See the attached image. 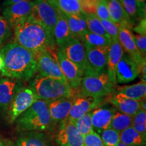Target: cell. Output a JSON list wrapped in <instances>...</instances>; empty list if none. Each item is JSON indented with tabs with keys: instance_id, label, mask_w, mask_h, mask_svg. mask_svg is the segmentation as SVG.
I'll list each match as a JSON object with an SVG mask.
<instances>
[{
	"instance_id": "obj_11",
	"label": "cell",
	"mask_w": 146,
	"mask_h": 146,
	"mask_svg": "<svg viewBox=\"0 0 146 146\" xmlns=\"http://www.w3.org/2000/svg\"><path fill=\"white\" fill-rule=\"evenodd\" d=\"M56 57L64 76L70 89L75 92L79 89L84 74L76 66L65 56L61 48L58 47Z\"/></svg>"
},
{
	"instance_id": "obj_15",
	"label": "cell",
	"mask_w": 146,
	"mask_h": 146,
	"mask_svg": "<svg viewBox=\"0 0 146 146\" xmlns=\"http://www.w3.org/2000/svg\"><path fill=\"white\" fill-rule=\"evenodd\" d=\"M118 41L123 47L124 52L129 55V57L137 64L139 68L142 64L145 63V58L138 50L135 43L133 33L131 29L125 27H118Z\"/></svg>"
},
{
	"instance_id": "obj_6",
	"label": "cell",
	"mask_w": 146,
	"mask_h": 146,
	"mask_svg": "<svg viewBox=\"0 0 146 146\" xmlns=\"http://www.w3.org/2000/svg\"><path fill=\"white\" fill-rule=\"evenodd\" d=\"M85 47L86 50L87 65L84 70V76L106 72L109 47Z\"/></svg>"
},
{
	"instance_id": "obj_16",
	"label": "cell",
	"mask_w": 146,
	"mask_h": 146,
	"mask_svg": "<svg viewBox=\"0 0 146 146\" xmlns=\"http://www.w3.org/2000/svg\"><path fill=\"white\" fill-rule=\"evenodd\" d=\"M21 80L8 77L0 78V111L7 112L19 89L23 87Z\"/></svg>"
},
{
	"instance_id": "obj_27",
	"label": "cell",
	"mask_w": 146,
	"mask_h": 146,
	"mask_svg": "<svg viewBox=\"0 0 146 146\" xmlns=\"http://www.w3.org/2000/svg\"><path fill=\"white\" fill-rule=\"evenodd\" d=\"M133 23L145 18V5H141L136 0H118Z\"/></svg>"
},
{
	"instance_id": "obj_4",
	"label": "cell",
	"mask_w": 146,
	"mask_h": 146,
	"mask_svg": "<svg viewBox=\"0 0 146 146\" xmlns=\"http://www.w3.org/2000/svg\"><path fill=\"white\" fill-rule=\"evenodd\" d=\"M30 87L38 100L47 102L61 98H71L75 95L67 83L39 74L35 76L31 81Z\"/></svg>"
},
{
	"instance_id": "obj_12",
	"label": "cell",
	"mask_w": 146,
	"mask_h": 146,
	"mask_svg": "<svg viewBox=\"0 0 146 146\" xmlns=\"http://www.w3.org/2000/svg\"><path fill=\"white\" fill-rule=\"evenodd\" d=\"M33 9V1L25 0L21 2L5 7L3 11V18L14 29L19 23L31 16Z\"/></svg>"
},
{
	"instance_id": "obj_14",
	"label": "cell",
	"mask_w": 146,
	"mask_h": 146,
	"mask_svg": "<svg viewBox=\"0 0 146 146\" xmlns=\"http://www.w3.org/2000/svg\"><path fill=\"white\" fill-rule=\"evenodd\" d=\"M61 49L66 57L84 73L87 65V56L85 47L81 40L73 37Z\"/></svg>"
},
{
	"instance_id": "obj_7",
	"label": "cell",
	"mask_w": 146,
	"mask_h": 146,
	"mask_svg": "<svg viewBox=\"0 0 146 146\" xmlns=\"http://www.w3.org/2000/svg\"><path fill=\"white\" fill-rule=\"evenodd\" d=\"M37 100V97L31 87H22L14 97L7 111L10 123H14L23 112Z\"/></svg>"
},
{
	"instance_id": "obj_19",
	"label": "cell",
	"mask_w": 146,
	"mask_h": 146,
	"mask_svg": "<svg viewBox=\"0 0 146 146\" xmlns=\"http://www.w3.org/2000/svg\"><path fill=\"white\" fill-rule=\"evenodd\" d=\"M73 98H61L48 102V109L51 118L56 124L67 119L70 113Z\"/></svg>"
},
{
	"instance_id": "obj_34",
	"label": "cell",
	"mask_w": 146,
	"mask_h": 146,
	"mask_svg": "<svg viewBox=\"0 0 146 146\" xmlns=\"http://www.w3.org/2000/svg\"><path fill=\"white\" fill-rule=\"evenodd\" d=\"M132 127L137 132L146 137V111L140 109L132 117Z\"/></svg>"
},
{
	"instance_id": "obj_42",
	"label": "cell",
	"mask_w": 146,
	"mask_h": 146,
	"mask_svg": "<svg viewBox=\"0 0 146 146\" xmlns=\"http://www.w3.org/2000/svg\"><path fill=\"white\" fill-rule=\"evenodd\" d=\"M25 1V0H4V1L3 2V6L6 7L8 6V5L21 2V1Z\"/></svg>"
},
{
	"instance_id": "obj_21",
	"label": "cell",
	"mask_w": 146,
	"mask_h": 146,
	"mask_svg": "<svg viewBox=\"0 0 146 146\" xmlns=\"http://www.w3.org/2000/svg\"><path fill=\"white\" fill-rule=\"evenodd\" d=\"M108 7L112 23L118 27H125L129 29L133 28L134 23L118 0H108Z\"/></svg>"
},
{
	"instance_id": "obj_23",
	"label": "cell",
	"mask_w": 146,
	"mask_h": 146,
	"mask_svg": "<svg viewBox=\"0 0 146 146\" xmlns=\"http://www.w3.org/2000/svg\"><path fill=\"white\" fill-rule=\"evenodd\" d=\"M57 10L58 18L53 31V36L56 46L61 48L68 43L73 36L69 30L68 23L64 15L58 10Z\"/></svg>"
},
{
	"instance_id": "obj_29",
	"label": "cell",
	"mask_w": 146,
	"mask_h": 146,
	"mask_svg": "<svg viewBox=\"0 0 146 146\" xmlns=\"http://www.w3.org/2000/svg\"><path fill=\"white\" fill-rule=\"evenodd\" d=\"M54 7L64 14L80 15L83 13L77 0H54Z\"/></svg>"
},
{
	"instance_id": "obj_18",
	"label": "cell",
	"mask_w": 146,
	"mask_h": 146,
	"mask_svg": "<svg viewBox=\"0 0 146 146\" xmlns=\"http://www.w3.org/2000/svg\"><path fill=\"white\" fill-rule=\"evenodd\" d=\"M116 112L114 108L98 107L91 111V122L94 131L98 134L110 128L112 117Z\"/></svg>"
},
{
	"instance_id": "obj_45",
	"label": "cell",
	"mask_w": 146,
	"mask_h": 146,
	"mask_svg": "<svg viewBox=\"0 0 146 146\" xmlns=\"http://www.w3.org/2000/svg\"><path fill=\"white\" fill-rule=\"evenodd\" d=\"M136 1L141 5H143H143H145L146 0H136Z\"/></svg>"
},
{
	"instance_id": "obj_40",
	"label": "cell",
	"mask_w": 146,
	"mask_h": 146,
	"mask_svg": "<svg viewBox=\"0 0 146 146\" xmlns=\"http://www.w3.org/2000/svg\"><path fill=\"white\" fill-rule=\"evenodd\" d=\"M135 43L138 50L141 53V54L145 58L146 55V35H134L133 34Z\"/></svg>"
},
{
	"instance_id": "obj_33",
	"label": "cell",
	"mask_w": 146,
	"mask_h": 146,
	"mask_svg": "<svg viewBox=\"0 0 146 146\" xmlns=\"http://www.w3.org/2000/svg\"><path fill=\"white\" fill-rule=\"evenodd\" d=\"M74 124L78 131L83 137L94 131L91 122V112L75 120Z\"/></svg>"
},
{
	"instance_id": "obj_44",
	"label": "cell",
	"mask_w": 146,
	"mask_h": 146,
	"mask_svg": "<svg viewBox=\"0 0 146 146\" xmlns=\"http://www.w3.org/2000/svg\"><path fill=\"white\" fill-rule=\"evenodd\" d=\"M4 68V62H3V59L1 56V54H0V71L1 72V70H3V68Z\"/></svg>"
},
{
	"instance_id": "obj_8",
	"label": "cell",
	"mask_w": 146,
	"mask_h": 146,
	"mask_svg": "<svg viewBox=\"0 0 146 146\" xmlns=\"http://www.w3.org/2000/svg\"><path fill=\"white\" fill-rule=\"evenodd\" d=\"M36 59L37 72L39 75L55 78L67 83L60 68L57 57L55 58L52 53L48 51H43L36 54Z\"/></svg>"
},
{
	"instance_id": "obj_41",
	"label": "cell",
	"mask_w": 146,
	"mask_h": 146,
	"mask_svg": "<svg viewBox=\"0 0 146 146\" xmlns=\"http://www.w3.org/2000/svg\"><path fill=\"white\" fill-rule=\"evenodd\" d=\"M133 30L138 35H146V21L145 18L139 21L137 24V25L133 28Z\"/></svg>"
},
{
	"instance_id": "obj_2",
	"label": "cell",
	"mask_w": 146,
	"mask_h": 146,
	"mask_svg": "<svg viewBox=\"0 0 146 146\" xmlns=\"http://www.w3.org/2000/svg\"><path fill=\"white\" fill-rule=\"evenodd\" d=\"M13 30L14 42L35 55L43 51L52 53L56 48L52 34L32 16L18 24Z\"/></svg>"
},
{
	"instance_id": "obj_32",
	"label": "cell",
	"mask_w": 146,
	"mask_h": 146,
	"mask_svg": "<svg viewBox=\"0 0 146 146\" xmlns=\"http://www.w3.org/2000/svg\"><path fill=\"white\" fill-rule=\"evenodd\" d=\"M83 15L85 18L87 23V29L89 32L93 33L100 35L109 36L108 35L105 31L101 21L94 13H85L83 12ZM110 37V36H109Z\"/></svg>"
},
{
	"instance_id": "obj_20",
	"label": "cell",
	"mask_w": 146,
	"mask_h": 146,
	"mask_svg": "<svg viewBox=\"0 0 146 146\" xmlns=\"http://www.w3.org/2000/svg\"><path fill=\"white\" fill-rule=\"evenodd\" d=\"M109 101L118 112L129 115L132 117L141 109L139 101L128 98L118 93L112 95Z\"/></svg>"
},
{
	"instance_id": "obj_38",
	"label": "cell",
	"mask_w": 146,
	"mask_h": 146,
	"mask_svg": "<svg viewBox=\"0 0 146 146\" xmlns=\"http://www.w3.org/2000/svg\"><path fill=\"white\" fill-rule=\"evenodd\" d=\"M12 34V29L6 20L0 16V50L5 40Z\"/></svg>"
},
{
	"instance_id": "obj_30",
	"label": "cell",
	"mask_w": 146,
	"mask_h": 146,
	"mask_svg": "<svg viewBox=\"0 0 146 146\" xmlns=\"http://www.w3.org/2000/svg\"><path fill=\"white\" fill-rule=\"evenodd\" d=\"M80 40L83 43L84 46L89 47H108L111 44L112 39L109 36H105L95 34L87 31Z\"/></svg>"
},
{
	"instance_id": "obj_25",
	"label": "cell",
	"mask_w": 146,
	"mask_h": 146,
	"mask_svg": "<svg viewBox=\"0 0 146 146\" xmlns=\"http://www.w3.org/2000/svg\"><path fill=\"white\" fill-rule=\"evenodd\" d=\"M63 14L66 19L69 30L73 37L80 39L81 36L89 31L83 13L80 15Z\"/></svg>"
},
{
	"instance_id": "obj_37",
	"label": "cell",
	"mask_w": 146,
	"mask_h": 146,
	"mask_svg": "<svg viewBox=\"0 0 146 146\" xmlns=\"http://www.w3.org/2000/svg\"><path fill=\"white\" fill-rule=\"evenodd\" d=\"M102 24L105 31L108 35L112 40H118V26L115 25L110 21H107V20H100Z\"/></svg>"
},
{
	"instance_id": "obj_13",
	"label": "cell",
	"mask_w": 146,
	"mask_h": 146,
	"mask_svg": "<svg viewBox=\"0 0 146 146\" xmlns=\"http://www.w3.org/2000/svg\"><path fill=\"white\" fill-rule=\"evenodd\" d=\"M83 139L74 122L68 118L62 122L56 137L58 146H84Z\"/></svg>"
},
{
	"instance_id": "obj_1",
	"label": "cell",
	"mask_w": 146,
	"mask_h": 146,
	"mask_svg": "<svg viewBox=\"0 0 146 146\" xmlns=\"http://www.w3.org/2000/svg\"><path fill=\"white\" fill-rule=\"evenodd\" d=\"M0 54L4 62L3 77L29 81L37 72L36 55L15 42L5 44Z\"/></svg>"
},
{
	"instance_id": "obj_3",
	"label": "cell",
	"mask_w": 146,
	"mask_h": 146,
	"mask_svg": "<svg viewBox=\"0 0 146 146\" xmlns=\"http://www.w3.org/2000/svg\"><path fill=\"white\" fill-rule=\"evenodd\" d=\"M16 129L19 132L52 130L54 123L51 118L48 102L38 100L16 120Z\"/></svg>"
},
{
	"instance_id": "obj_31",
	"label": "cell",
	"mask_w": 146,
	"mask_h": 146,
	"mask_svg": "<svg viewBox=\"0 0 146 146\" xmlns=\"http://www.w3.org/2000/svg\"><path fill=\"white\" fill-rule=\"evenodd\" d=\"M130 127H132V116L116 111L111 121L110 128L120 133Z\"/></svg>"
},
{
	"instance_id": "obj_17",
	"label": "cell",
	"mask_w": 146,
	"mask_h": 146,
	"mask_svg": "<svg viewBox=\"0 0 146 146\" xmlns=\"http://www.w3.org/2000/svg\"><path fill=\"white\" fill-rule=\"evenodd\" d=\"M139 74V67L127 53L124 52L123 57L116 68V83L124 84L134 81Z\"/></svg>"
},
{
	"instance_id": "obj_26",
	"label": "cell",
	"mask_w": 146,
	"mask_h": 146,
	"mask_svg": "<svg viewBox=\"0 0 146 146\" xmlns=\"http://www.w3.org/2000/svg\"><path fill=\"white\" fill-rule=\"evenodd\" d=\"M117 93L122 94L130 99L141 101L145 99L146 96V83L140 81L137 83L131 85H125V86L118 87L116 88Z\"/></svg>"
},
{
	"instance_id": "obj_39",
	"label": "cell",
	"mask_w": 146,
	"mask_h": 146,
	"mask_svg": "<svg viewBox=\"0 0 146 146\" xmlns=\"http://www.w3.org/2000/svg\"><path fill=\"white\" fill-rule=\"evenodd\" d=\"M83 142L84 146H105L101 137L95 131L84 137Z\"/></svg>"
},
{
	"instance_id": "obj_48",
	"label": "cell",
	"mask_w": 146,
	"mask_h": 146,
	"mask_svg": "<svg viewBox=\"0 0 146 146\" xmlns=\"http://www.w3.org/2000/svg\"><path fill=\"white\" fill-rule=\"evenodd\" d=\"M77 1H78V2H79L80 3H81V5L83 4V2H84V0H77Z\"/></svg>"
},
{
	"instance_id": "obj_36",
	"label": "cell",
	"mask_w": 146,
	"mask_h": 146,
	"mask_svg": "<svg viewBox=\"0 0 146 146\" xmlns=\"http://www.w3.org/2000/svg\"><path fill=\"white\" fill-rule=\"evenodd\" d=\"M95 14L99 18L100 20H107V21H111L108 7V1H106V0H98Z\"/></svg>"
},
{
	"instance_id": "obj_28",
	"label": "cell",
	"mask_w": 146,
	"mask_h": 146,
	"mask_svg": "<svg viewBox=\"0 0 146 146\" xmlns=\"http://www.w3.org/2000/svg\"><path fill=\"white\" fill-rule=\"evenodd\" d=\"M120 142L130 146H145L146 137L130 127L120 133Z\"/></svg>"
},
{
	"instance_id": "obj_47",
	"label": "cell",
	"mask_w": 146,
	"mask_h": 146,
	"mask_svg": "<svg viewBox=\"0 0 146 146\" xmlns=\"http://www.w3.org/2000/svg\"><path fill=\"white\" fill-rule=\"evenodd\" d=\"M116 146H130V145H125V144L124 143H122L121 142H120V143H118V144Z\"/></svg>"
},
{
	"instance_id": "obj_35",
	"label": "cell",
	"mask_w": 146,
	"mask_h": 146,
	"mask_svg": "<svg viewBox=\"0 0 146 146\" xmlns=\"http://www.w3.org/2000/svg\"><path fill=\"white\" fill-rule=\"evenodd\" d=\"M105 146H116L120 143V133L112 128H108L100 134Z\"/></svg>"
},
{
	"instance_id": "obj_50",
	"label": "cell",
	"mask_w": 146,
	"mask_h": 146,
	"mask_svg": "<svg viewBox=\"0 0 146 146\" xmlns=\"http://www.w3.org/2000/svg\"></svg>"
},
{
	"instance_id": "obj_5",
	"label": "cell",
	"mask_w": 146,
	"mask_h": 146,
	"mask_svg": "<svg viewBox=\"0 0 146 146\" xmlns=\"http://www.w3.org/2000/svg\"><path fill=\"white\" fill-rule=\"evenodd\" d=\"M116 85L110 78L107 72L83 76L79 87V94L84 96L104 98L115 91Z\"/></svg>"
},
{
	"instance_id": "obj_24",
	"label": "cell",
	"mask_w": 146,
	"mask_h": 146,
	"mask_svg": "<svg viewBox=\"0 0 146 146\" xmlns=\"http://www.w3.org/2000/svg\"><path fill=\"white\" fill-rule=\"evenodd\" d=\"M14 146H50L44 132H21Z\"/></svg>"
},
{
	"instance_id": "obj_10",
	"label": "cell",
	"mask_w": 146,
	"mask_h": 146,
	"mask_svg": "<svg viewBox=\"0 0 146 146\" xmlns=\"http://www.w3.org/2000/svg\"><path fill=\"white\" fill-rule=\"evenodd\" d=\"M31 16L42 24L53 35L58 18L57 9L53 7L47 0H33Z\"/></svg>"
},
{
	"instance_id": "obj_43",
	"label": "cell",
	"mask_w": 146,
	"mask_h": 146,
	"mask_svg": "<svg viewBox=\"0 0 146 146\" xmlns=\"http://www.w3.org/2000/svg\"><path fill=\"white\" fill-rule=\"evenodd\" d=\"M0 146H14V143L8 140L0 139Z\"/></svg>"
},
{
	"instance_id": "obj_9",
	"label": "cell",
	"mask_w": 146,
	"mask_h": 146,
	"mask_svg": "<svg viewBox=\"0 0 146 146\" xmlns=\"http://www.w3.org/2000/svg\"><path fill=\"white\" fill-rule=\"evenodd\" d=\"M104 98L84 96L76 93L73 97L68 119L74 122L85 114L91 112L94 109L100 106L104 100Z\"/></svg>"
},
{
	"instance_id": "obj_22",
	"label": "cell",
	"mask_w": 146,
	"mask_h": 146,
	"mask_svg": "<svg viewBox=\"0 0 146 146\" xmlns=\"http://www.w3.org/2000/svg\"><path fill=\"white\" fill-rule=\"evenodd\" d=\"M123 47L119 43L118 40H112L111 44L108 47L107 62V73L112 83L116 85V68L118 63L123 57L124 54Z\"/></svg>"
},
{
	"instance_id": "obj_49",
	"label": "cell",
	"mask_w": 146,
	"mask_h": 146,
	"mask_svg": "<svg viewBox=\"0 0 146 146\" xmlns=\"http://www.w3.org/2000/svg\"><path fill=\"white\" fill-rule=\"evenodd\" d=\"M106 1H108V0H106Z\"/></svg>"
},
{
	"instance_id": "obj_46",
	"label": "cell",
	"mask_w": 146,
	"mask_h": 146,
	"mask_svg": "<svg viewBox=\"0 0 146 146\" xmlns=\"http://www.w3.org/2000/svg\"><path fill=\"white\" fill-rule=\"evenodd\" d=\"M47 1L54 7V0H47Z\"/></svg>"
}]
</instances>
